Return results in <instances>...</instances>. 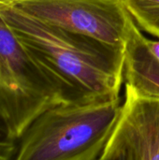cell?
Instances as JSON below:
<instances>
[{
    "mask_svg": "<svg viewBox=\"0 0 159 160\" xmlns=\"http://www.w3.org/2000/svg\"><path fill=\"white\" fill-rule=\"evenodd\" d=\"M0 16L70 99L120 97L124 50L44 22L8 0H0Z\"/></svg>",
    "mask_w": 159,
    "mask_h": 160,
    "instance_id": "1",
    "label": "cell"
},
{
    "mask_svg": "<svg viewBox=\"0 0 159 160\" xmlns=\"http://www.w3.org/2000/svg\"><path fill=\"white\" fill-rule=\"evenodd\" d=\"M121 98L65 101L36 118L13 160H97L121 115Z\"/></svg>",
    "mask_w": 159,
    "mask_h": 160,
    "instance_id": "2",
    "label": "cell"
},
{
    "mask_svg": "<svg viewBox=\"0 0 159 160\" xmlns=\"http://www.w3.org/2000/svg\"><path fill=\"white\" fill-rule=\"evenodd\" d=\"M69 100L0 16V114L18 139L42 112Z\"/></svg>",
    "mask_w": 159,
    "mask_h": 160,
    "instance_id": "3",
    "label": "cell"
},
{
    "mask_svg": "<svg viewBox=\"0 0 159 160\" xmlns=\"http://www.w3.org/2000/svg\"><path fill=\"white\" fill-rule=\"evenodd\" d=\"M38 20L124 50L127 11L122 0H8Z\"/></svg>",
    "mask_w": 159,
    "mask_h": 160,
    "instance_id": "4",
    "label": "cell"
},
{
    "mask_svg": "<svg viewBox=\"0 0 159 160\" xmlns=\"http://www.w3.org/2000/svg\"><path fill=\"white\" fill-rule=\"evenodd\" d=\"M105 150L127 160H159V98L140 95L125 84L121 115Z\"/></svg>",
    "mask_w": 159,
    "mask_h": 160,
    "instance_id": "5",
    "label": "cell"
},
{
    "mask_svg": "<svg viewBox=\"0 0 159 160\" xmlns=\"http://www.w3.org/2000/svg\"><path fill=\"white\" fill-rule=\"evenodd\" d=\"M127 13L124 45V82L138 94L159 98V58Z\"/></svg>",
    "mask_w": 159,
    "mask_h": 160,
    "instance_id": "6",
    "label": "cell"
},
{
    "mask_svg": "<svg viewBox=\"0 0 159 160\" xmlns=\"http://www.w3.org/2000/svg\"><path fill=\"white\" fill-rule=\"evenodd\" d=\"M136 25L159 39V0H122Z\"/></svg>",
    "mask_w": 159,
    "mask_h": 160,
    "instance_id": "7",
    "label": "cell"
},
{
    "mask_svg": "<svg viewBox=\"0 0 159 160\" xmlns=\"http://www.w3.org/2000/svg\"><path fill=\"white\" fill-rule=\"evenodd\" d=\"M18 137L8 122L0 114V160H13L18 148Z\"/></svg>",
    "mask_w": 159,
    "mask_h": 160,
    "instance_id": "8",
    "label": "cell"
},
{
    "mask_svg": "<svg viewBox=\"0 0 159 160\" xmlns=\"http://www.w3.org/2000/svg\"><path fill=\"white\" fill-rule=\"evenodd\" d=\"M97 160H127L126 158L117 152H113V151H110V150H105L102 152L100 158Z\"/></svg>",
    "mask_w": 159,
    "mask_h": 160,
    "instance_id": "9",
    "label": "cell"
},
{
    "mask_svg": "<svg viewBox=\"0 0 159 160\" xmlns=\"http://www.w3.org/2000/svg\"><path fill=\"white\" fill-rule=\"evenodd\" d=\"M148 46L152 50V52L159 58V39L157 40H153V39H147Z\"/></svg>",
    "mask_w": 159,
    "mask_h": 160,
    "instance_id": "10",
    "label": "cell"
}]
</instances>
